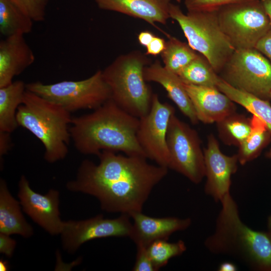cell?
I'll use <instances>...</instances> for the list:
<instances>
[{"label": "cell", "instance_id": "6da1fadb", "mask_svg": "<svg viewBox=\"0 0 271 271\" xmlns=\"http://www.w3.org/2000/svg\"><path fill=\"white\" fill-rule=\"evenodd\" d=\"M98 164L84 160L68 190L91 195L102 210L131 216L142 212L153 188L167 175V167L152 165L144 157L103 151Z\"/></svg>", "mask_w": 271, "mask_h": 271}, {"label": "cell", "instance_id": "7a4b0ae2", "mask_svg": "<svg viewBox=\"0 0 271 271\" xmlns=\"http://www.w3.org/2000/svg\"><path fill=\"white\" fill-rule=\"evenodd\" d=\"M139 122L110 98L92 112L72 118L71 139L83 154L109 151L147 158L137 138Z\"/></svg>", "mask_w": 271, "mask_h": 271}, {"label": "cell", "instance_id": "3957f363", "mask_svg": "<svg viewBox=\"0 0 271 271\" xmlns=\"http://www.w3.org/2000/svg\"><path fill=\"white\" fill-rule=\"evenodd\" d=\"M222 209L214 233L205 241L213 253L232 256L252 269L271 271V234L253 230L240 220L230 194L221 201Z\"/></svg>", "mask_w": 271, "mask_h": 271}, {"label": "cell", "instance_id": "277c9868", "mask_svg": "<svg viewBox=\"0 0 271 271\" xmlns=\"http://www.w3.org/2000/svg\"><path fill=\"white\" fill-rule=\"evenodd\" d=\"M70 113L26 90L16 118L19 126L27 129L43 144L45 160L53 163L64 159L68 153L72 120Z\"/></svg>", "mask_w": 271, "mask_h": 271}, {"label": "cell", "instance_id": "5b68a950", "mask_svg": "<svg viewBox=\"0 0 271 271\" xmlns=\"http://www.w3.org/2000/svg\"><path fill=\"white\" fill-rule=\"evenodd\" d=\"M151 63L145 53L133 50L119 55L102 70L111 99L139 118L149 112L151 106L154 93L144 76L145 68Z\"/></svg>", "mask_w": 271, "mask_h": 271}, {"label": "cell", "instance_id": "8992f818", "mask_svg": "<svg viewBox=\"0 0 271 271\" xmlns=\"http://www.w3.org/2000/svg\"><path fill=\"white\" fill-rule=\"evenodd\" d=\"M170 15L180 26L189 46L205 57L218 74L235 49L220 27L217 11L184 14L180 6L172 3Z\"/></svg>", "mask_w": 271, "mask_h": 271}, {"label": "cell", "instance_id": "52a82bcc", "mask_svg": "<svg viewBox=\"0 0 271 271\" xmlns=\"http://www.w3.org/2000/svg\"><path fill=\"white\" fill-rule=\"evenodd\" d=\"M26 90L56 104L70 112L95 109L111 98L110 89L102 71L78 81L65 80L52 84L40 81L26 84Z\"/></svg>", "mask_w": 271, "mask_h": 271}, {"label": "cell", "instance_id": "ba28073f", "mask_svg": "<svg viewBox=\"0 0 271 271\" xmlns=\"http://www.w3.org/2000/svg\"><path fill=\"white\" fill-rule=\"evenodd\" d=\"M220 27L235 50L255 48L270 30L260 0L226 5L217 11Z\"/></svg>", "mask_w": 271, "mask_h": 271}, {"label": "cell", "instance_id": "9c48e42d", "mask_svg": "<svg viewBox=\"0 0 271 271\" xmlns=\"http://www.w3.org/2000/svg\"><path fill=\"white\" fill-rule=\"evenodd\" d=\"M218 75L237 89L270 99L271 63L255 48L235 50Z\"/></svg>", "mask_w": 271, "mask_h": 271}, {"label": "cell", "instance_id": "30bf717a", "mask_svg": "<svg viewBox=\"0 0 271 271\" xmlns=\"http://www.w3.org/2000/svg\"><path fill=\"white\" fill-rule=\"evenodd\" d=\"M169 169L198 184L205 176L204 152L195 130L175 113L171 117L167 133Z\"/></svg>", "mask_w": 271, "mask_h": 271}, {"label": "cell", "instance_id": "8fae6325", "mask_svg": "<svg viewBox=\"0 0 271 271\" xmlns=\"http://www.w3.org/2000/svg\"><path fill=\"white\" fill-rule=\"evenodd\" d=\"M175 113L174 107L162 102L153 94L149 112L140 118L137 132L138 141L147 159L169 168V154L167 133L170 119Z\"/></svg>", "mask_w": 271, "mask_h": 271}, {"label": "cell", "instance_id": "7c38bea8", "mask_svg": "<svg viewBox=\"0 0 271 271\" xmlns=\"http://www.w3.org/2000/svg\"><path fill=\"white\" fill-rule=\"evenodd\" d=\"M130 218L126 214L114 219L98 215L86 220L64 221L60 234L62 247L68 253H74L83 243L94 239L129 237L132 230Z\"/></svg>", "mask_w": 271, "mask_h": 271}, {"label": "cell", "instance_id": "4fadbf2b", "mask_svg": "<svg viewBox=\"0 0 271 271\" xmlns=\"http://www.w3.org/2000/svg\"><path fill=\"white\" fill-rule=\"evenodd\" d=\"M18 196L23 211L38 225L52 235L60 234L64 221L59 211V192L50 189L42 195L33 191L27 178L19 182Z\"/></svg>", "mask_w": 271, "mask_h": 271}, {"label": "cell", "instance_id": "5bb4252c", "mask_svg": "<svg viewBox=\"0 0 271 271\" xmlns=\"http://www.w3.org/2000/svg\"><path fill=\"white\" fill-rule=\"evenodd\" d=\"M205 176V192L216 201H221L229 193L231 177L237 170V155L228 156L222 153L213 135L208 137L204 151Z\"/></svg>", "mask_w": 271, "mask_h": 271}, {"label": "cell", "instance_id": "9a60e30c", "mask_svg": "<svg viewBox=\"0 0 271 271\" xmlns=\"http://www.w3.org/2000/svg\"><path fill=\"white\" fill-rule=\"evenodd\" d=\"M184 85L199 121L217 123L235 112L234 102L217 87Z\"/></svg>", "mask_w": 271, "mask_h": 271}, {"label": "cell", "instance_id": "2e32d148", "mask_svg": "<svg viewBox=\"0 0 271 271\" xmlns=\"http://www.w3.org/2000/svg\"><path fill=\"white\" fill-rule=\"evenodd\" d=\"M130 217L132 222L129 238L136 245L146 246L158 240H167L172 233L187 229L191 223V220L188 218L153 217L142 212L134 213Z\"/></svg>", "mask_w": 271, "mask_h": 271}, {"label": "cell", "instance_id": "e0dca14e", "mask_svg": "<svg viewBox=\"0 0 271 271\" xmlns=\"http://www.w3.org/2000/svg\"><path fill=\"white\" fill-rule=\"evenodd\" d=\"M35 55L24 35L15 34L0 42V87L12 83L13 78L35 61Z\"/></svg>", "mask_w": 271, "mask_h": 271}, {"label": "cell", "instance_id": "ac0fdd59", "mask_svg": "<svg viewBox=\"0 0 271 271\" xmlns=\"http://www.w3.org/2000/svg\"><path fill=\"white\" fill-rule=\"evenodd\" d=\"M98 7L140 19L160 29L156 25H165L171 18V0H93Z\"/></svg>", "mask_w": 271, "mask_h": 271}, {"label": "cell", "instance_id": "d6986e66", "mask_svg": "<svg viewBox=\"0 0 271 271\" xmlns=\"http://www.w3.org/2000/svg\"><path fill=\"white\" fill-rule=\"evenodd\" d=\"M144 76L147 82L160 84L166 91L168 96L192 123L195 124L198 122L184 83L177 74L168 70L159 61L156 60L145 68Z\"/></svg>", "mask_w": 271, "mask_h": 271}, {"label": "cell", "instance_id": "ffe728a7", "mask_svg": "<svg viewBox=\"0 0 271 271\" xmlns=\"http://www.w3.org/2000/svg\"><path fill=\"white\" fill-rule=\"evenodd\" d=\"M20 201L13 197L7 183L0 181V233L18 234L25 238L34 233L32 226L26 221L20 207Z\"/></svg>", "mask_w": 271, "mask_h": 271}, {"label": "cell", "instance_id": "44dd1931", "mask_svg": "<svg viewBox=\"0 0 271 271\" xmlns=\"http://www.w3.org/2000/svg\"><path fill=\"white\" fill-rule=\"evenodd\" d=\"M26 91V84L21 80L0 87V132L11 133L19 126L16 114Z\"/></svg>", "mask_w": 271, "mask_h": 271}, {"label": "cell", "instance_id": "7402d4cb", "mask_svg": "<svg viewBox=\"0 0 271 271\" xmlns=\"http://www.w3.org/2000/svg\"><path fill=\"white\" fill-rule=\"evenodd\" d=\"M217 87L232 101L241 105L252 115L262 120L271 132V105L268 100L237 89L220 77Z\"/></svg>", "mask_w": 271, "mask_h": 271}, {"label": "cell", "instance_id": "603a6c76", "mask_svg": "<svg viewBox=\"0 0 271 271\" xmlns=\"http://www.w3.org/2000/svg\"><path fill=\"white\" fill-rule=\"evenodd\" d=\"M250 124V134L238 146L237 156L241 165L256 158L270 140L271 132L262 120L253 115Z\"/></svg>", "mask_w": 271, "mask_h": 271}, {"label": "cell", "instance_id": "cb8c5ba5", "mask_svg": "<svg viewBox=\"0 0 271 271\" xmlns=\"http://www.w3.org/2000/svg\"><path fill=\"white\" fill-rule=\"evenodd\" d=\"M34 21L9 0H0V32L4 36L30 33Z\"/></svg>", "mask_w": 271, "mask_h": 271}, {"label": "cell", "instance_id": "d4e9b609", "mask_svg": "<svg viewBox=\"0 0 271 271\" xmlns=\"http://www.w3.org/2000/svg\"><path fill=\"white\" fill-rule=\"evenodd\" d=\"M177 75L185 84L208 87H217L220 78L209 62L200 54Z\"/></svg>", "mask_w": 271, "mask_h": 271}, {"label": "cell", "instance_id": "484cf974", "mask_svg": "<svg viewBox=\"0 0 271 271\" xmlns=\"http://www.w3.org/2000/svg\"><path fill=\"white\" fill-rule=\"evenodd\" d=\"M164 50L161 54L164 66L168 70L178 74L198 55L188 43L177 38L167 36Z\"/></svg>", "mask_w": 271, "mask_h": 271}, {"label": "cell", "instance_id": "4316f807", "mask_svg": "<svg viewBox=\"0 0 271 271\" xmlns=\"http://www.w3.org/2000/svg\"><path fill=\"white\" fill-rule=\"evenodd\" d=\"M217 123L220 137L228 145L239 146L251 132L250 119L235 112Z\"/></svg>", "mask_w": 271, "mask_h": 271}, {"label": "cell", "instance_id": "83f0119b", "mask_svg": "<svg viewBox=\"0 0 271 271\" xmlns=\"http://www.w3.org/2000/svg\"><path fill=\"white\" fill-rule=\"evenodd\" d=\"M167 240H158L147 247L148 254L158 270L166 265L171 258L181 255L186 250L182 240L173 243Z\"/></svg>", "mask_w": 271, "mask_h": 271}, {"label": "cell", "instance_id": "f1b7e54d", "mask_svg": "<svg viewBox=\"0 0 271 271\" xmlns=\"http://www.w3.org/2000/svg\"><path fill=\"white\" fill-rule=\"evenodd\" d=\"M34 22H43L45 19L48 0H9Z\"/></svg>", "mask_w": 271, "mask_h": 271}, {"label": "cell", "instance_id": "f546056e", "mask_svg": "<svg viewBox=\"0 0 271 271\" xmlns=\"http://www.w3.org/2000/svg\"><path fill=\"white\" fill-rule=\"evenodd\" d=\"M250 0H184L188 12L217 11L226 5Z\"/></svg>", "mask_w": 271, "mask_h": 271}, {"label": "cell", "instance_id": "4dcf8cb0", "mask_svg": "<svg viewBox=\"0 0 271 271\" xmlns=\"http://www.w3.org/2000/svg\"><path fill=\"white\" fill-rule=\"evenodd\" d=\"M137 253L135 263L132 268L134 271L158 270L153 263L147 251V246L137 245Z\"/></svg>", "mask_w": 271, "mask_h": 271}, {"label": "cell", "instance_id": "1f68e13d", "mask_svg": "<svg viewBox=\"0 0 271 271\" xmlns=\"http://www.w3.org/2000/svg\"><path fill=\"white\" fill-rule=\"evenodd\" d=\"M10 235L0 233V252L11 257L14 252L16 241Z\"/></svg>", "mask_w": 271, "mask_h": 271}, {"label": "cell", "instance_id": "d6a6232c", "mask_svg": "<svg viewBox=\"0 0 271 271\" xmlns=\"http://www.w3.org/2000/svg\"><path fill=\"white\" fill-rule=\"evenodd\" d=\"M166 42L163 38L155 36L151 43L146 47L145 54L153 56L161 55L165 49Z\"/></svg>", "mask_w": 271, "mask_h": 271}, {"label": "cell", "instance_id": "836d02e7", "mask_svg": "<svg viewBox=\"0 0 271 271\" xmlns=\"http://www.w3.org/2000/svg\"><path fill=\"white\" fill-rule=\"evenodd\" d=\"M255 48L265 56L271 63V30L259 41Z\"/></svg>", "mask_w": 271, "mask_h": 271}, {"label": "cell", "instance_id": "e575fe53", "mask_svg": "<svg viewBox=\"0 0 271 271\" xmlns=\"http://www.w3.org/2000/svg\"><path fill=\"white\" fill-rule=\"evenodd\" d=\"M11 140L10 133L0 132V156L1 158L10 150Z\"/></svg>", "mask_w": 271, "mask_h": 271}, {"label": "cell", "instance_id": "d590c367", "mask_svg": "<svg viewBox=\"0 0 271 271\" xmlns=\"http://www.w3.org/2000/svg\"><path fill=\"white\" fill-rule=\"evenodd\" d=\"M155 35L149 31H143L141 32L138 35V40L140 45L146 47L151 43Z\"/></svg>", "mask_w": 271, "mask_h": 271}, {"label": "cell", "instance_id": "8d00e7d4", "mask_svg": "<svg viewBox=\"0 0 271 271\" xmlns=\"http://www.w3.org/2000/svg\"><path fill=\"white\" fill-rule=\"evenodd\" d=\"M219 271H236L237 270L236 266L230 262H224L218 267Z\"/></svg>", "mask_w": 271, "mask_h": 271}, {"label": "cell", "instance_id": "74e56055", "mask_svg": "<svg viewBox=\"0 0 271 271\" xmlns=\"http://www.w3.org/2000/svg\"><path fill=\"white\" fill-rule=\"evenodd\" d=\"M271 23V0H260Z\"/></svg>", "mask_w": 271, "mask_h": 271}, {"label": "cell", "instance_id": "f35d334b", "mask_svg": "<svg viewBox=\"0 0 271 271\" xmlns=\"http://www.w3.org/2000/svg\"><path fill=\"white\" fill-rule=\"evenodd\" d=\"M9 266L8 262L6 260L1 259L0 260V270L1 271H7L9 270Z\"/></svg>", "mask_w": 271, "mask_h": 271}, {"label": "cell", "instance_id": "ab89813d", "mask_svg": "<svg viewBox=\"0 0 271 271\" xmlns=\"http://www.w3.org/2000/svg\"><path fill=\"white\" fill-rule=\"evenodd\" d=\"M267 226L268 229V232L271 234V215L268 218Z\"/></svg>", "mask_w": 271, "mask_h": 271}, {"label": "cell", "instance_id": "60d3db41", "mask_svg": "<svg viewBox=\"0 0 271 271\" xmlns=\"http://www.w3.org/2000/svg\"><path fill=\"white\" fill-rule=\"evenodd\" d=\"M266 156H267L268 158H271V149H270V151L267 153Z\"/></svg>", "mask_w": 271, "mask_h": 271}, {"label": "cell", "instance_id": "b9f144b4", "mask_svg": "<svg viewBox=\"0 0 271 271\" xmlns=\"http://www.w3.org/2000/svg\"><path fill=\"white\" fill-rule=\"evenodd\" d=\"M270 98L271 99V92H270Z\"/></svg>", "mask_w": 271, "mask_h": 271}]
</instances>
